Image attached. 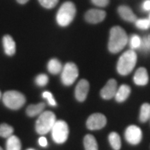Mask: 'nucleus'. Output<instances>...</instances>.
I'll list each match as a JSON object with an SVG mask.
<instances>
[{
  "label": "nucleus",
  "mask_w": 150,
  "mask_h": 150,
  "mask_svg": "<svg viewBox=\"0 0 150 150\" xmlns=\"http://www.w3.org/2000/svg\"><path fill=\"white\" fill-rule=\"evenodd\" d=\"M128 43V36L126 32L120 27H113L110 31L108 40V50L111 53L116 54L125 48Z\"/></svg>",
  "instance_id": "1"
},
{
  "label": "nucleus",
  "mask_w": 150,
  "mask_h": 150,
  "mask_svg": "<svg viewBox=\"0 0 150 150\" xmlns=\"http://www.w3.org/2000/svg\"><path fill=\"white\" fill-rule=\"evenodd\" d=\"M76 6L72 1H66L60 7L56 14V22L61 27H67L74 20L76 15Z\"/></svg>",
  "instance_id": "2"
},
{
  "label": "nucleus",
  "mask_w": 150,
  "mask_h": 150,
  "mask_svg": "<svg viewBox=\"0 0 150 150\" xmlns=\"http://www.w3.org/2000/svg\"><path fill=\"white\" fill-rule=\"evenodd\" d=\"M136 62L137 54L134 50H130L126 51L118 60L117 65L118 73L123 76L129 74L134 70Z\"/></svg>",
  "instance_id": "3"
},
{
  "label": "nucleus",
  "mask_w": 150,
  "mask_h": 150,
  "mask_svg": "<svg viewBox=\"0 0 150 150\" xmlns=\"http://www.w3.org/2000/svg\"><path fill=\"white\" fill-rule=\"evenodd\" d=\"M56 122V115L53 112H42L35 122V130L38 134L40 135L47 134L52 131Z\"/></svg>",
  "instance_id": "4"
},
{
  "label": "nucleus",
  "mask_w": 150,
  "mask_h": 150,
  "mask_svg": "<svg viewBox=\"0 0 150 150\" xmlns=\"http://www.w3.org/2000/svg\"><path fill=\"white\" fill-rule=\"evenodd\" d=\"M2 99L5 106L13 110L19 109L26 102V98L23 94L16 91L6 92L4 94Z\"/></svg>",
  "instance_id": "5"
},
{
  "label": "nucleus",
  "mask_w": 150,
  "mask_h": 150,
  "mask_svg": "<svg viewBox=\"0 0 150 150\" xmlns=\"http://www.w3.org/2000/svg\"><path fill=\"white\" fill-rule=\"evenodd\" d=\"M69 135V127L67 122L63 120H58L54 124L52 129V136L54 141L62 144L67 140Z\"/></svg>",
  "instance_id": "6"
},
{
  "label": "nucleus",
  "mask_w": 150,
  "mask_h": 150,
  "mask_svg": "<svg viewBox=\"0 0 150 150\" xmlns=\"http://www.w3.org/2000/svg\"><path fill=\"white\" fill-rule=\"evenodd\" d=\"M78 76V67L74 63H67L62 69L61 77L65 86L72 85Z\"/></svg>",
  "instance_id": "7"
},
{
  "label": "nucleus",
  "mask_w": 150,
  "mask_h": 150,
  "mask_svg": "<svg viewBox=\"0 0 150 150\" xmlns=\"http://www.w3.org/2000/svg\"><path fill=\"white\" fill-rule=\"evenodd\" d=\"M106 117L102 113H94L88 118L86 126L90 130H98L106 125Z\"/></svg>",
  "instance_id": "8"
},
{
  "label": "nucleus",
  "mask_w": 150,
  "mask_h": 150,
  "mask_svg": "<svg viewBox=\"0 0 150 150\" xmlns=\"http://www.w3.org/2000/svg\"><path fill=\"white\" fill-rule=\"evenodd\" d=\"M125 136L127 141L134 145L139 144L142 138L141 129L135 125H131L127 127Z\"/></svg>",
  "instance_id": "9"
},
{
  "label": "nucleus",
  "mask_w": 150,
  "mask_h": 150,
  "mask_svg": "<svg viewBox=\"0 0 150 150\" xmlns=\"http://www.w3.org/2000/svg\"><path fill=\"white\" fill-rule=\"evenodd\" d=\"M90 88L88 81L86 79H81L75 88V97L79 102H84L87 97Z\"/></svg>",
  "instance_id": "10"
},
{
  "label": "nucleus",
  "mask_w": 150,
  "mask_h": 150,
  "mask_svg": "<svg viewBox=\"0 0 150 150\" xmlns=\"http://www.w3.org/2000/svg\"><path fill=\"white\" fill-rule=\"evenodd\" d=\"M106 12L98 9H91L85 14V19L88 22L91 24H97L102 22L106 18Z\"/></svg>",
  "instance_id": "11"
},
{
  "label": "nucleus",
  "mask_w": 150,
  "mask_h": 150,
  "mask_svg": "<svg viewBox=\"0 0 150 150\" xmlns=\"http://www.w3.org/2000/svg\"><path fill=\"white\" fill-rule=\"evenodd\" d=\"M117 81L114 79L108 80L107 83L104 86L101 91V96L104 99H110L115 97L116 92H117Z\"/></svg>",
  "instance_id": "12"
},
{
  "label": "nucleus",
  "mask_w": 150,
  "mask_h": 150,
  "mask_svg": "<svg viewBox=\"0 0 150 150\" xmlns=\"http://www.w3.org/2000/svg\"><path fill=\"white\" fill-rule=\"evenodd\" d=\"M2 42L6 54L11 56L14 55L16 52V45L13 38L10 35H5L3 37Z\"/></svg>",
  "instance_id": "13"
},
{
  "label": "nucleus",
  "mask_w": 150,
  "mask_h": 150,
  "mask_svg": "<svg viewBox=\"0 0 150 150\" xmlns=\"http://www.w3.org/2000/svg\"><path fill=\"white\" fill-rule=\"evenodd\" d=\"M134 83L138 86H145L149 81V76L145 67H140L136 70L134 76Z\"/></svg>",
  "instance_id": "14"
},
{
  "label": "nucleus",
  "mask_w": 150,
  "mask_h": 150,
  "mask_svg": "<svg viewBox=\"0 0 150 150\" xmlns=\"http://www.w3.org/2000/svg\"><path fill=\"white\" fill-rule=\"evenodd\" d=\"M118 13L124 20L129 22H135L137 20L136 15L132 10L127 6H120L117 9Z\"/></svg>",
  "instance_id": "15"
},
{
  "label": "nucleus",
  "mask_w": 150,
  "mask_h": 150,
  "mask_svg": "<svg viewBox=\"0 0 150 150\" xmlns=\"http://www.w3.org/2000/svg\"><path fill=\"white\" fill-rule=\"evenodd\" d=\"M131 93V88L129 86L123 84L117 90L115 98L118 102H123L128 98Z\"/></svg>",
  "instance_id": "16"
},
{
  "label": "nucleus",
  "mask_w": 150,
  "mask_h": 150,
  "mask_svg": "<svg viewBox=\"0 0 150 150\" xmlns=\"http://www.w3.org/2000/svg\"><path fill=\"white\" fill-rule=\"evenodd\" d=\"M45 108V104L43 102L39 103L38 104H31L28 106L26 112H27V115L29 117H35L42 113Z\"/></svg>",
  "instance_id": "17"
},
{
  "label": "nucleus",
  "mask_w": 150,
  "mask_h": 150,
  "mask_svg": "<svg viewBox=\"0 0 150 150\" xmlns=\"http://www.w3.org/2000/svg\"><path fill=\"white\" fill-rule=\"evenodd\" d=\"M48 71L52 74H57L61 72L63 66L61 63L57 59H52L48 62Z\"/></svg>",
  "instance_id": "18"
},
{
  "label": "nucleus",
  "mask_w": 150,
  "mask_h": 150,
  "mask_svg": "<svg viewBox=\"0 0 150 150\" xmlns=\"http://www.w3.org/2000/svg\"><path fill=\"white\" fill-rule=\"evenodd\" d=\"M83 144L85 150H98L97 140L93 136L88 134L84 137Z\"/></svg>",
  "instance_id": "19"
},
{
  "label": "nucleus",
  "mask_w": 150,
  "mask_h": 150,
  "mask_svg": "<svg viewBox=\"0 0 150 150\" xmlns=\"http://www.w3.org/2000/svg\"><path fill=\"white\" fill-rule=\"evenodd\" d=\"M21 142L18 137L12 136L8 138L6 141V150H21Z\"/></svg>",
  "instance_id": "20"
},
{
  "label": "nucleus",
  "mask_w": 150,
  "mask_h": 150,
  "mask_svg": "<svg viewBox=\"0 0 150 150\" xmlns=\"http://www.w3.org/2000/svg\"><path fill=\"white\" fill-rule=\"evenodd\" d=\"M108 141L114 150H119L121 148V139L119 134L115 132L110 133L108 136Z\"/></svg>",
  "instance_id": "21"
},
{
  "label": "nucleus",
  "mask_w": 150,
  "mask_h": 150,
  "mask_svg": "<svg viewBox=\"0 0 150 150\" xmlns=\"http://www.w3.org/2000/svg\"><path fill=\"white\" fill-rule=\"evenodd\" d=\"M150 118V104L148 103L142 104L140 108V120L142 122H145Z\"/></svg>",
  "instance_id": "22"
},
{
  "label": "nucleus",
  "mask_w": 150,
  "mask_h": 150,
  "mask_svg": "<svg viewBox=\"0 0 150 150\" xmlns=\"http://www.w3.org/2000/svg\"><path fill=\"white\" fill-rule=\"evenodd\" d=\"M144 54L150 53V34L145 35L141 38V45L138 49Z\"/></svg>",
  "instance_id": "23"
},
{
  "label": "nucleus",
  "mask_w": 150,
  "mask_h": 150,
  "mask_svg": "<svg viewBox=\"0 0 150 150\" xmlns=\"http://www.w3.org/2000/svg\"><path fill=\"white\" fill-rule=\"evenodd\" d=\"M13 128L8 124L3 123L0 125V136L2 138H9L13 135Z\"/></svg>",
  "instance_id": "24"
},
{
  "label": "nucleus",
  "mask_w": 150,
  "mask_h": 150,
  "mask_svg": "<svg viewBox=\"0 0 150 150\" xmlns=\"http://www.w3.org/2000/svg\"><path fill=\"white\" fill-rule=\"evenodd\" d=\"M141 45V38L138 35H132L129 39V46L131 50H138Z\"/></svg>",
  "instance_id": "25"
},
{
  "label": "nucleus",
  "mask_w": 150,
  "mask_h": 150,
  "mask_svg": "<svg viewBox=\"0 0 150 150\" xmlns=\"http://www.w3.org/2000/svg\"><path fill=\"white\" fill-rule=\"evenodd\" d=\"M136 27L142 30H147L150 28L149 19H138L135 22Z\"/></svg>",
  "instance_id": "26"
},
{
  "label": "nucleus",
  "mask_w": 150,
  "mask_h": 150,
  "mask_svg": "<svg viewBox=\"0 0 150 150\" xmlns=\"http://www.w3.org/2000/svg\"><path fill=\"white\" fill-rule=\"evenodd\" d=\"M49 81V78L47 75L45 74H40L38 75L35 79V83L39 86H45L47 84Z\"/></svg>",
  "instance_id": "27"
},
{
  "label": "nucleus",
  "mask_w": 150,
  "mask_h": 150,
  "mask_svg": "<svg viewBox=\"0 0 150 150\" xmlns=\"http://www.w3.org/2000/svg\"><path fill=\"white\" fill-rule=\"evenodd\" d=\"M59 0H38L41 6L47 9L54 8L59 2Z\"/></svg>",
  "instance_id": "28"
},
{
  "label": "nucleus",
  "mask_w": 150,
  "mask_h": 150,
  "mask_svg": "<svg viewBox=\"0 0 150 150\" xmlns=\"http://www.w3.org/2000/svg\"><path fill=\"white\" fill-rule=\"evenodd\" d=\"M42 97L43 98H45L49 103V104L51 105L52 106H56V102L55 99H54L53 95L50 92L48 91H45L42 93Z\"/></svg>",
  "instance_id": "29"
},
{
  "label": "nucleus",
  "mask_w": 150,
  "mask_h": 150,
  "mask_svg": "<svg viewBox=\"0 0 150 150\" xmlns=\"http://www.w3.org/2000/svg\"><path fill=\"white\" fill-rule=\"evenodd\" d=\"M93 4L99 7L107 6L110 2V0H91Z\"/></svg>",
  "instance_id": "30"
},
{
  "label": "nucleus",
  "mask_w": 150,
  "mask_h": 150,
  "mask_svg": "<svg viewBox=\"0 0 150 150\" xmlns=\"http://www.w3.org/2000/svg\"><path fill=\"white\" fill-rule=\"evenodd\" d=\"M142 9L145 11H150V0H145L142 4Z\"/></svg>",
  "instance_id": "31"
},
{
  "label": "nucleus",
  "mask_w": 150,
  "mask_h": 150,
  "mask_svg": "<svg viewBox=\"0 0 150 150\" xmlns=\"http://www.w3.org/2000/svg\"><path fill=\"white\" fill-rule=\"evenodd\" d=\"M38 142H39V145H40L41 147H45L47 146V138L45 137L44 136L40 137V138H39Z\"/></svg>",
  "instance_id": "32"
},
{
  "label": "nucleus",
  "mask_w": 150,
  "mask_h": 150,
  "mask_svg": "<svg viewBox=\"0 0 150 150\" xmlns=\"http://www.w3.org/2000/svg\"><path fill=\"white\" fill-rule=\"evenodd\" d=\"M29 0H17V1L19 4H24L27 3Z\"/></svg>",
  "instance_id": "33"
},
{
  "label": "nucleus",
  "mask_w": 150,
  "mask_h": 150,
  "mask_svg": "<svg viewBox=\"0 0 150 150\" xmlns=\"http://www.w3.org/2000/svg\"><path fill=\"white\" fill-rule=\"evenodd\" d=\"M0 150H3V149L1 147H0Z\"/></svg>",
  "instance_id": "34"
},
{
  "label": "nucleus",
  "mask_w": 150,
  "mask_h": 150,
  "mask_svg": "<svg viewBox=\"0 0 150 150\" xmlns=\"http://www.w3.org/2000/svg\"><path fill=\"white\" fill-rule=\"evenodd\" d=\"M27 150H34V149H27Z\"/></svg>",
  "instance_id": "35"
},
{
  "label": "nucleus",
  "mask_w": 150,
  "mask_h": 150,
  "mask_svg": "<svg viewBox=\"0 0 150 150\" xmlns=\"http://www.w3.org/2000/svg\"><path fill=\"white\" fill-rule=\"evenodd\" d=\"M1 92H0V98H1Z\"/></svg>",
  "instance_id": "36"
},
{
  "label": "nucleus",
  "mask_w": 150,
  "mask_h": 150,
  "mask_svg": "<svg viewBox=\"0 0 150 150\" xmlns=\"http://www.w3.org/2000/svg\"><path fill=\"white\" fill-rule=\"evenodd\" d=\"M149 19L150 20V14H149Z\"/></svg>",
  "instance_id": "37"
}]
</instances>
